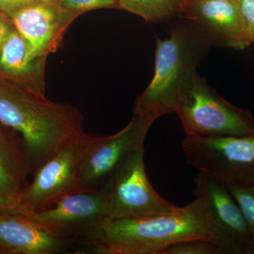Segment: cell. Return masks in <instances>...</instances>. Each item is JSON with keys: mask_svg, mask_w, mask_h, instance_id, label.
<instances>
[{"mask_svg": "<svg viewBox=\"0 0 254 254\" xmlns=\"http://www.w3.org/2000/svg\"><path fill=\"white\" fill-rule=\"evenodd\" d=\"M79 14L55 0L28 3L15 10L9 17L27 43L30 60L34 61L46 60L58 49L65 31Z\"/></svg>", "mask_w": 254, "mask_h": 254, "instance_id": "9", "label": "cell"}, {"mask_svg": "<svg viewBox=\"0 0 254 254\" xmlns=\"http://www.w3.org/2000/svg\"><path fill=\"white\" fill-rule=\"evenodd\" d=\"M0 123L21 134L31 173L85 132L84 118L76 107L1 80Z\"/></svg>", "mask_w": 254, "mask_h": 254, "instance_id": "2", "label": "cell"}, {"mask_svg": "<svg viewBox=\"0 0 254 254\" xmlns=\"http://www.w3.org/2000/svg\"><path fill=\"white\" fill-rule=\"evenodd\" d=\"M66 9L81 14L85 11L100 8L114 7L118 4L117 0H59Z\"/></svg>", "mask_w": 254, "mask_h": 254, "instance_id": "20", "label": "cell"}, {"mask_svg": "<svg viewBox=\"0 0 254 254\" xmlns=\"http://www.w3.org/2000/svg\"><path fill=\"white\" fill-rule=\"evenodd\" d=\"M175 113L187 136L254 135V118L250 112L224 99L198 73L179 96Z\"/></svg>", "mask_w": 254, "mask_h": 254, "instance_id": "4", "label": "cell"}, {"mask_svg": "<svg viewBox=\"0 0 254 254\" xmlns=\"http://www.w3.org/2000/svg\"><path fill=\"white\" fill-rule=\"evenodd\" d=\"M195 1V0H187V3H188L189 1Z\"/></svg>", "mask_w": 254, "mask_h": 254, "instance_id": "25", "label": "cell"}, {"mask_svg": "<svg viewBox=\"0 0 254 254\" xmlns=\"http://www.w3.org/2000/svg\"><path fill=\"white\" fill-rule=\"evenodd\" d=\"M75 241L33 219L0 215V252L15 254H58L67 252Z\"/></svg>", "mask_w": 254, "mask_h": 254, "instance_id": "13", "label": "cell"}, {"mask_svg": "<svg viewBox=\"0 0 254 254\" xmlns=\"http://www.w3.org/2000/svg\"><path fill=\"white\" fill-rule=\"evenodd\" d=\"M184 14L199 28L211 45L236 50L252 46L237 0L189 1Z\"/></svg>", "mask_w": 254, "mask_h": 254, "instance_id": "11", "label": "cell"}, {"mask_svg": "<svg viewBox=\"0 0 254 254\" xmlns=\"http://www.w3.org/2000/svg\"><path fill=\"white\" fill-rule=\"evenodd\" d=\"M108 217V203L102 190L66 195L53 206L34 214L35 221L74 241L83 229Z\"/></svg>", "mask_w": 254, "mask_h": 254, "instance_id": "12", "label": "cell"}, {"mask_svg": "<svg viewBox=\"0 0 254 254\" xmlns=\"http://www.w3.org/2000/svg\"><path fill=\"white\" fill-rule=\"evenodd\" d=\"M96 136L84 132L37 169L20 198L28 210L38 213L66 195L83 191L80 177L82 163Z\"/></svg>", "mask_w": 254, "mask_h": 254, "instance_id": "7", "label": "cell"}, {"mask_svg": "<svg viewBox=\"0 0 254 254\" xmlns=\"http://www.w3.org/2000/svg\"><path fill=\"white\" fill-rule=\"evenodd\" d=\"M45 64V59L30 60L27 43L14 28L0 50V72L20 80L21 86L46 94Z\"/></svg>", "mask_w": 254, "mask_h": 254, "instance_id": "14", "label": "cell"}, {"mask_svg": "<svg viewBox=\"0 0 254 254\" xmlns=\"http://www.w3.org/2000/svg\"><path fill=\"white\" fill-rule=\"evenodd\" d=\"M169 30L168 38H156L154 75L137 100L133 115L157 120L175 113L179 96L196 74L198 64L212 46L189 18L172 23Z\"/></svg>", "mask_w": 254, "mask_h": 254, "instance_id": "3", "label": "cell"}, {"mask_svg": "<svg viewBox=\"0 0 254 254\" xmlns=\"http://www.w3.org/2000/svg\"><path fill=\"white\" fill-rule=\"evenodd\" d=\"M182 148L189 165L224 185H254V135L186 136Z\"/></svg>", "mask_w": 254, "mask_h": 254, "instance_id": "5", "label": "cell"}, {"mask_svg": "<svg viewBox=\"0 0 254 254\" xmlns=\"http://www.w3.org/2000/svg\"><path fill=\"white\" fill-rule=\"evenodd\" d=\"M161 254H223L216 244L210 241L190 240L171 245Z\"/></svg>", "mask_w": 254, "mask_h": 254, "instance_id": "18", "label": "cell"}, {"mask_svg": "<svg viewBox=\"0 0 254 254\" xmlns=\"http://www.w3.org/2000/svg\"><path fill=\"white\" fill-rule=\"evenodd\" d=\"M55 0H21L22 4L23 5L28 4V3L33 2V1H53Z\"/></svg>", "mask_w": 254, "mask_h": 254, "instance_id": "24", "label": "cell"}, {"mask_svg": "<svg viewBox=\"0 0 254 254\" xmlns=\"http://www.w3.org/2000/svg\"><path fill=\"white\" fill-rule=\"evenodd\" d=\"M214 242L225 254L221 232L199 197L168 213L133 218H104L83 229L76 243L97 254H161L179 242Z\"/></svg>", "mask_w": 254, "mask_h": 254, "instance_id": "1", "label": "cell"}, {"mask_svg": "<svg viewBox=\"0 0 254 254\" xmlns=\"http://www.w3.org/2000/svg\"><path fill=\"white\" fill-rule=\"evenodd\" d=\"M14 29V24L9 16L0 11V50L10 33Z\"/></svg>", "mask_w": 254, "mask_h": 254, "instance_id": "22", "label": "cell"}, {"mask_svg": "<svg viewBox=\"0 0 254 254\" xmlns=\"http://www.w3.org/2000/svg\"><path fill=\"white\" fill-rule=\"evenodd\" d=\"M121 9L150 23L163 22L184 14L187 0H117Z\"/></svg>", "mask_w": 254, "mask_h": 254, "instance_id": "16", "label": "cell"}, {"mask_svg": "<svg viewBox=\"0 0 254 254\" xmlns=\"http://www.w3.org/2000/svg\"><path fill=\"white\" fill-rule=\"evenodd\" d=\"M29 173L26 149L18 150L0 133V190L20 199L28 187L26 176Z\"/></svg>", "mask_w": 254, "mask_h": 254, "instance_id": "15", "label": "cell"}, {"mask_svg": "<svg viewBox=\"0 0 254 254\" xmlns=\"http://www.w3.org/2000/svg\"><path fill=\"white\" fill-rule=\"evenodd\" d=\"M155 119L133 115L121 131L111 136H98L90 145L81 169L83 191L101 190L114 170L127 155L143 146Z\"/></svg>", "mask_w": 254, "mask_h": 254, "instance_id": "8", "label": "cell"}, {"mask_svg": "<svg viewBox=\"0 0 254 254\" xmlns=\"http://www.w3.org/2000/svg\"><path fill=\"white\" fill-rule=\"evenodd\" d=\"M0 215H21L34 220V213L28 210L19 198H14L0 190ZM35 221V220H34Z\"/></svg>", "mask_w": 254, "mask_h": 254, "instance_id": "19", "label": "cell"}, {"mask_svg": "<svg viewBox=\"0 0 254 254\" xmlns=\"http://www.w3.org/2000/svg\"><path fill=\"white\" fill-rule=\"evenodd\" d=\"M22 6L21 0H0V11L9 16L15 10Z\"/></svg>", "mask_w": 254, "mask_h": 254, "instance_id": "23", "label": "cell"}, {"mask_svg": "<svg viewBox=\"0 0 254 254\" xmlns=\"http://www.w3.org/2000/svg\"><path fill=\"white\" fill-rule=\"evenodd\" d=\"M193 194L205 202L221 232L225 254H254V241L240 207L226 187L198 172Z\"/></svg>", "mask_w": 254, "mask_h": 254, "instance_id": "10", "label": "cell"}, {"mask_svg": "<svg viewBox=\"0 0 254 254\" xmlns=\"http://www.w3.org/2000/svg\"><path fill=\"white\" fill-rule=\"evenodd\" d=\"M224 185L240 207L254 241V185Z\"/></svg>", "mask_w": 254, "mask_h": 254, "instance_id": "17", "label": "cell"}, {"mask_svg": "<svg viewBox=\"0 0 254 254\" xmlns=\"http://www.w3.org/2000/svg\"><path fill=\"white\" fill-rule=\"evenodd\" d=\"M251 44L254 43V0H237Z\"/></svg>", "mask_w": 254, "mask_h": 254, "instance_id": "21", "label": "cell"}, {"mask_svg": "<svg viewBox=\"0 0 254 254\" xmlns=\"http://www.w3.org/2000/svg\"><path fill=\"white\" fill-rule=\"evenodd\" d=\"M101 190L106 197L108 218H139L168 213L177 207L150 185L145 171L143 146L120 162Z\"/></svg>", "mask_w": 254, "mask_h": 254, "instance_id": "6", "label": "cell"}]
</instances>
